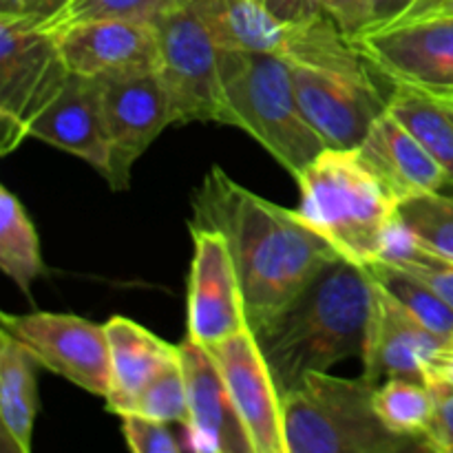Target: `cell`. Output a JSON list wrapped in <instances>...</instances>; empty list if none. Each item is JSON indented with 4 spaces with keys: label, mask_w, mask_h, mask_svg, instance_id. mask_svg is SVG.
<instances>
[{
    "label": "cell",
    "mask_w": 453,
    "mask_h": 453,
    "mask_svg": "<svg viewBox=\"0 0 453 453\" xmlns=\"http://www.w3.org/2000/svg\"><path fill=\"white\" fill-rule=\"evenodd\" d=\"M190 226L224 234L252 332L273 321L341 257L296 208L268 202L219 166H212L195 190Z\"/></svg>",
    "instance_id": "cell-1"
},
{
    "label": "cell",
    "mask_w": 453,
    "mask_h": 453,
    "mask_svg": "<svg viewBox=\"0 0 453 453\" xmlns=\"http://www.w3.org/2000/svg\"><path fill=\"white\" fill-rule=\"evenodd\" d=\"M374 277L339 257L288 308L255 332L281 396L312 372L361 358Z\"/></svg>",
    "instance_id": "cell-2"
},
{
    "label": "cell",
    "mask_w": 453,
    "mask_h": 453,
    "mask_svg": "<svg viewBox=\"0 0 453 453\" xmlns=\"http://www.w3.org/2000/svg\"><path fill=\"white\" fill-rule=\"evenodd\" d=\"M299 215L343 259L376 264L398 228V202L357 149H326L299 177Z\"/></svg>",
    "instance_id": "cell-3"
},
{
    "label": "cell",
    "mask_w": 453,
    "mask_h": 453,
    "mask_svg": "<svg viewBox=\"0 0 453 453\" xmlns=\"http://www.w3.org/2000/svg\"><path fill=\"white\" fill-rule=\"evenodd\" d=\"M221 119L259 142L292 177L327 149L299 104L290 65L273 53H219Z\"/></svg>",
    "instance_id": "cell-4"
},
{
    "label": "cell",
    "mask_w": 453,
    "mask_h": 453,
    "mask_svg": "<svg viewBox=\"0 0 453 453\" xmlns=\"http://www.w3.org/2000/svg\"><path fill=\"white\" fill-rule=\"evenodd\" d=\"M376 385L312 372L283 394L288 453H398L425 449L414 438L398 436L374 410Z\"/></svg>",
    "instance_id": "cell-5"
},
{
    "label": "cell",
    "mask_w": 453,
    "mask_h": 453,
    "mask_svg": "<svg viewBox=\"0 0 453 453\" xmlns=\"http://www.w3.org/2000/svg\"><path fill=\"white\" fill-rule=\"evenodd\" d=\"M69 75L56 34L0 16V122L3 155L27 140L25 128Z\"/></svg>",
    "instance_id": "cell-6"
},
{
    "label": "cell",
    "mask_w": 453,
    "mask_h": 453,
    "mask_svg": "<svg viewBox=\"0 0 453 453\" xmlns=\"http://www.w3.org/2000/svg\"><path fill=\"white\" fill-rule=\"evenodd\" d=\"M288 65L305 119L327 149H357L388 111V97L372 82L365 56L330 65Z\"/></svg>",
    "instance_id": "cell-7"
},
{
    "label": "cell",
    "mask_w": 453,
    "mask_h": 453,
    "mask_svg": "<svg viewBox=\"0 0 453 453\" xmlns=\"http://www.w3.org/2000/svg\"><path fill=\"white\" fill-rule=\"evenodd\" d=\"M157 73L166 87L173 124L221 119V49L195 4L155 22Z\"/></svg>",
    "instance_id": "cell-8"
},
{
    "label": "cell",
    "mask_w": 453,
    "mask_h": 453,
    "mask_svg": "<svg viewBox=\"0 0 453 453\" xmlns=\"http://www.w3.org/2000/svg\"><path fill=\"white\" fill-rule=\"evenodd\" d=\"M0 323V330L25 345L44 370L93 396H109L111 349L104 326L65 312H3Z\"/></svg>",
    "instance_id": "cell-9"
},
{
    "label": "cell",
    "mask_w": 453,
    "mask_h": 453,
    "mask_svg": "<svg viewBox=\"0 0 453 453\" xmlns=\"http://www.w3.org/2000/svg\"><path fill=\"white\" fill-rule=\"evenodd\" d=\"M100 80L109 144V162L102 177L113 190H127L137 159L173 124L171 102L157 71L104 75Z\"/></svg>",
    "instance_id": "cell-10"
},
{
    "label": "cell",
    "mask_w": 453,
    "mask_h": 453,
    "mask_svg": "<svg viewBox=\"0 0 453 453\" xmlns=\"http://www.w3.org/2000/svg\"><path fill=\"white\" fill-rule=\"evenodd\" d=\"M372 69L392 82L453 96V13L432 12L358 35Z\"/></svg>",
    "instance_id": "cell-11"
},
{
    "label": "cell",
    "mask_w": 453,
    "mask_h": 453,
    "mask_svg": "<svg viewBox=\"0 0 453 453\" xmlns=\"http://www.w3.org/2000/svg\"><path fill=\"white\" fill-rule=\"evenodd\" d=\"M193 261L186 296V336L212 345L226 336L250 330L242 281L224 234L190 226Z\"/></svg>",
    "instance_id": "cell-12"
},
{
    "label": "cell",
    "mask_w": 453,
    "mask_h": 453,
    "mask_svg": "<svg viewBox=\"0 0 453 453\" xmlns=\"http://www.w3.org/2000/svg\"><path fill=\"white\" fill-rule=\"evenodd\" d=\"M206 348L219 365L255 453H288L281 389L255 332L243 330Z\"/></svg>",
    "instance_id": "cell-13"
},
{
    "label": "cell",
    "mask_w": 453,
    "mask_h": 453,
    "mask_svg": "<svg viewBox=\"0 0 453 453\" xmlns=\"http://www.w3.org/2000/svg\"><path fill=\"white\" fill-rule=\"evenodd\" d=\"M447 341L407 312L374 279L370 323L363 348V379L380 385L388 379L427 383L429 365Z\"/></svg>",
    "instance_id": "cell-14"
},
{
    "label": "cell",
    "mask_w": 453,
    "mask_h": 453,
    "mask_svg": "<svg viewBox=\"0 0 453 453\" xmlns=\"http://www.w3.org/2000/svg\"><path fill=\"white\" fill-rule=\"evenodd\" d=\"M69 71L91 78L157 71L155 25L124 18H100L53 31Z\"/></svg>",
    "instance_id": "cell-15"
},
{
    "label": "cell",
    "mask_w": 453,
    "mask_h": 453,
    "mask_svg": "<svg viewBox=\"0 0 453 453\" xmlns=\"http://www.w3.org/2000/svg\"><path fill=\"white\" fill-rule=\"evenodd\" d=\"M180 361L188 392L190 447L212 453H255L211 349L186 336L180 343Z\"/></svg>",
    "instance_id": "cell-16"
},
{
    "label": "cell",
    "mask_w": 453,
    "mask_h": 453,
    "mask_svg": "<svg viewBox=\"0 0 453 453\" xmlns=\"http://www.w3.org/2000/svg\"><path fill=\"white\" fill-rule=\"evenodd\" d=\"M25 137L56 146L104 173L109 144L102 113V80L69 71L56 96L27 124Z\"/></svg>",
    "instance_id": "cell-17"
},
{
    "label": "cell",
    "mask_w": 453,
    "mask_h": 453,
    "mask_svg": "<svg viewBox=\"0 0 453 453\" xmlns=\"http://www.w3.org/2000/svg\"><path fill=\"white\" fill-rule=\"evenodd\" d=\"M357 153L398 203L451 186L441 164L388 111L357 146Z\"/></svg>",
    "instance_id": "cell-18"
},
{
    "label": "cell",
    "mask_w": 453,
    "mask_h": 453,
    "mask_svg": "<svg viewBox=\"0 0 453 453\" xmlns=\"http://www.w3.org/2000/svg\"><path fill=\"white\" fill-rule=\"evenodd\" d=\"M111 349V392L106 410L122 416L133 398L166 365L180 358V345H171L127 317L104 323Z\"/></svg>",
    "instance_id": "cell-19"
},
{
    "label": "cell",
    "mask_w": 453,
    "mask_h": 453,
    "mask_svg": "<svg viewBox=\"0 0 453 453\" xmlns=\"http://www.w3.org/2000/svg\"><path fill=\"white\" fill-rule=\"evenodd\" d=\"M217 47L281 58L295 20H281L259 0H193Z\"/></svg>",
    "instance_id": "cell-20"
},
{
    "label": "cell",
    "mask_w": 453,
    "mask_h": 453,
    "mask_svg": "<svg viewBox=\"0 0 453 453\" xmlns=\"http://www.w3.org/2000/svg\"><path fill=\"white\" fill-rule=\"evenodd\" d=\"M34 354L0 330V423L4 442L18 453H29L38 416V383Z\"/></svg>",
    "instance_id": "cell-21"
},
{
    "label": "cell",
    "mask_w": 453,
    "mask_h": 453,
    "mask_svg": "<svg viewBox=\"0 0 453 453\" xmlns=\"http://www.w3.org/2000/svg\"><path fill=\"white\" fill-rule=\"evenodd\" d=\"M388 113L425 146L453 186V96L394 82L388 96Z\"/></svg>",
    "instance_id": "cell-22"
},
{
    "label": "cell",
    "mask_w": 453,
    "mask_h": 453,
    "mask_svg": "<svg viewBox=\"0 0 453 453\" xmlns=\"http://www.w3.org/2000/svg\"><path fill=\"white\" fill-rule=\"evenodd\" d=\"M0 268L25 296L31 295V283L47 273L34 221L7 186L0 188Z\"/></svg>",
    "instance_id": "cell-23"
},
{
    "label": "cell",
    "mask_w": 453,
    "mask_h": 453,
    "mask_svg": "<svg viewBox=\"0 0 453 453\" xmlns=\"http://www.w3.org/2000/svg\"><path fill=\"white\" fill-rule=\"evenodd\" d=\"M374 410L380 423L398 436L423 442L436 418L438 394L423 380L388 379L376 385Z\"/></svg>",
    "instance_id": "cell-24"
},
{
    "label": "cell",
    "mask_w": 453,
    "mask_h": 453,
    "mask_svg": "<svg viewBox=\"0 0 453 453\" xmlns=\"http://www.w3.org/2000/svg\"><path fill=\"white\" fill-rule=\"evenodd\" d=\"M372 277L407 310L414 314L427 330L441 339H453V308L441 299L427 283L411 277L405 270L388 264V261H376L367 265Z\"/></svg>",
    "instance_id": "cell-25"
},
{
    "label": "cell",
    "mask_w": 453,
    "mask_h": 453,
    "mask_svg": "<svg viewBox=\"0 0 453 453\" xmlns=\"http://www.w3.org/2000/svg\"><path fill=\"white\" fill-rule=\"evenodd\" d=\"M398 228L425 250L453 259V195L438 190L398 203Z\"/></svg>",
    "instance_id": "cell-26"
},
{
    "label": "cell",
    "mask_w": 453,
    "mask_h": 453,
    "mask_svg": "<svg viewBox=\"0 0 453 453\" xmlns=\"http://www.w3.org/2000/svg\"><path fill=\"white\" fill-rule=\"evenodd\" d=\"M127 414H140L146 418L162 420L168 425H188V392H186V376L181 370V361H173L171 365L164 367L157 376L149 380L131 401ZM119 416V418H122Z\"/></svg>",
    "instance_id": "cell-27"
},
{
    "label": "cell",
    "mask_w": 453,
    "mask_h": 453,
    "mask_svg": "<svg viewBox=\"0 0 453 453\" xmlns=\"http://www.w3.org/2000/svg\"><path fill=\"white\" fill-rule=\"evenodd\" d=\"M193 0H71L65 12L47 27L49 31L100 18H124L155 25L164 16L188 7Z\"/></svg>",
    "instance_id": "cell-28"
},
{
    "label": "cell",
    "mask_w": 453,
    "mask_h": 453,
    "mask_svg": "<svg viewBox=\"0 0 453 453\" xmlns=\"http://www.w3.org/2000/svg\"><path fill=\"white\" fill-rule=\"evenodd\" d=\"M380 261H388L427 283L445 303L453 308V259L425 250L418 243L411 242L405 233H401V228H396L392 243Z\"/></svg>",
    "instance_id": "cell-29"
},
{
    "label": "cell",
    "mask_w": 453,
    "mask_h": 453,
    "mask_svg": "<svg viewBox=\"0 0 453 453\" xmlns=\"http://www.w3.org/2000/svg\"><path fill=\"white\" fill-rule=\"evenodd\" d=\"M122 434L128 449L135 453H180L184 449L168 423L140 414L122 416Z\"/></svg>",
    "instance_id": "cell-30"
},
{
    "label": "cell",
    "mask_w": 453,
    "mask_h": 453,
    "mask_svg": "<svg viewBox=\"0 0 453 453\" xmlns=\"http://www.w3.org/2000/svg\"><path fill=\"white\" fill-rule=\"evenodd\" d=\"M319 12L330 16L348 38L357 40L374 25L372 0H314Z\"/></svg>",
    "instance_id": "cell-31"
},
{
    "label": "cell",
    "mask_w": 453,
    "mask_h": 453,
    "mask_svg": "<svg viewBox=\"0 0 453 453\" xmlns=\"http://www.w3.org/2000/svg\"><path fill=\"white\" fill-rule=\"evenodd\" d=\"M71 0H0V16L25 20L47 29Z\"/></svg>",
    "instance_id": "cell-32"
},
{
    "label": "cell",
    "mask_w": 453,
    "mask_h": 453,
    "mask_svg": "<svg viewBox=\"0 0 453 453\" xmlns=\"http://www.w3.org/2000/svg\"><path fill=\"white\" fill-rule=\"evenodd\" d=\"M425 449L453 453V392L438 396L436 418L425 436Z\"/></svg>",
    "instance_id": "cell-33"
},
{
    "label": "cell",
    "mask_w": 453,
    "mask_h": 453,
    "mask_svg": "<svg viewBox=\"0 0 453 453\" xmlns=\"http://www.w3.org/2000/svg\"><path fill=\"white\" fill-rule=\"evenodd\" d=\"M427 383L436 389L438 396L453 392V339L442 345L429 365Z\"/></svg>",
    "instance_id": "cell-34"
},
{
    "label": "cell",
    "mask_w": 453,
    "mask_h": 453,
    "mask_svg": "<svg viewBox=\"0 0 453 453\" xmlns=\"http://www.w3.org/2000/svg\"><path fill=\"white\" fill-rule=\"evenodd\" d=\"M259 3L281 20H303L319 12L314 0H259Z\"/></svg>",
    "instance_id": "cell-35"
},
{
    "label": "cell",
    "mask_w": 453,
    "mask_h": 453,
    "mask_svg": "<svg viewBox=\"0 0 453 453\" xmlns=\"http://www.w3.org/2000/svg\"><path fill=\"white\" fill-rule=\"evenodd\" d=\"M416 3H418V0H372V13H374V25H372V29L394 25V22L401 20Z\"/></svg>",
    "instance_id": "cell-36"
},
{
    "label": "cell",
    "mask_w": 453,
    "mask_h": 453,
    "mask_svg": "<svg viewBox=\"0 0 453 453\" xmlns=\"http://www.w3.org/2000/svg\"><path fill=\"white\" fill-rule=\"evenodd\" d=\"M441 3H445V0H418V3H416L414 7H411L410 12L401 18V20H407V18H416V16H425V13L434 12V9H436Z\"/></svg>",
    "instance_id": "cell-37"
},
{
    "label": "cell",
    "mask_w": 453,
    "mask_h": 453,
    "mask_svg": "<svg viewBox=\"0 0 453 453\" xmlns=\"http://www.w3.org/2000/svg\"><path fill=\"white\" fill-rule=\"evenodd\" d=\"M434 12H442V13H453V0H445V3H441L438 4L436 9H434ZM432 13V12H429ZM418 18V16H416Z\"/></svg>",
    "instance_id": "cell-38"
}]
</instances>
